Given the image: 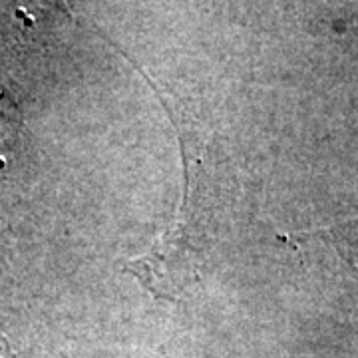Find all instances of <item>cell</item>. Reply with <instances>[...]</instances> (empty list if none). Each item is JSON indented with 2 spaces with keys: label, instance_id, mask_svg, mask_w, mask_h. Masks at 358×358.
Wrapping results in <instances>:
<instances>
[{
  "label": "cell",
  "instance_id": "obj_2",
  "mask_svg": "<svg viewBox=\"0 0 358 358\" xmlns=\"http://www.w3.org/2000/svg\"><path fill=\"white\" fill-rule=\"evenodd\" d=\"M0 358H13L10 355V348H8V343H6V338L0 334Z\"/></svg>",
  "mask_w": 358,
  "mask_h": 358
},
{
  "label": "cell",
  "instance_id": "obj_1",
  "mask_svg": "<svg viewBox=\"0 0 358 358\" xmlns=\"http://www.w3.org/2000/svg\"><path fill=\"white\" fill-rule=\"evenodd\" d=\"M201 265L203 241L197 239L195 225L185 221V209H181L176 223L143 255L128 261L124 268L138 277L155 296L178 301L181 293L199 281Z\"/></svg>",
  "mask_w": 358,
  "mask_h": 358
}]
</instances>
